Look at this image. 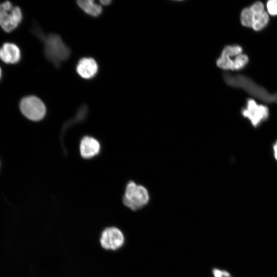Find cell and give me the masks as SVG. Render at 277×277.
I'll return each mask as SVG.
<instances>
[{
    "label": "cell",
    "mask_w": 277,
    "mask_h": 277,
    "mask_svg": "<svg viewBox=\"0 0 277 277\" xmlns=\"http://www.w3.org/2000/svg\"><path fill=\"white\" fill-rule=\"evenodd\" d=\"M19 109L25 117L33 121L42 120L46 112L44 103L39 98L33 95L23 97L19 103Z\"/></svg>",
    "instance_id": "cell-7"
},
{
    "label": "cell",
    "mask_w": 277,
    "mask_h": 277,
    "mask_svg": "<svg viewBox=\"0 0 277 277\" xmlns=\"http://www.w3.org/2000/svg\"><path fill=\"white\" fill-rule=\"evenodd\" d=\"M32 32L44 43V53L49 61L58 66L60 63L67 60L70 50L61 37L55 34L46 36L38 26L34 25Z\"/></svg>",
    "instance_id": "cell-1"
},
{
    "label": "cell",
    "mask_w": 277,
    "mask_h": 277,
    "mask_svg": "<svg viewBox=\"0 0 277 277\" xmlns=\"http://www.w3.org/2000/svg\"><path fill=\"white\" fill-rule=\"evenodd\" d=\"M81 156L89 159L96 155L100 150L99 142L93 137L85 136L82 140L80 146Z\"/></svg>",
    "instance_id": "cell-12"
},
{
    "label": "cell",
    "mask_w": 277,
    "mask_h": 277,
    "mask_svg": "<svg viewBox=\"0 0 277 277\" xmlns=\"http://www.w3.org/2000/svg\"><path fill=\"white\" fill-rule=\"evenodd\" d=\"M111 1L110 0L100 1V3L103 5H108L111 3Z\"/></svg>",
    "instance_id": "cell-17"
},
{
    "label": "cell",
    "mask_w": 277,
    "mask_h": 277,
    "mask_svg": "<svg viewBox=\"0 0 277 277\" xmlns=\"http://www.w3.org/2000/svg\"><path fill=\"white\" fill-rule=\"evenodd\" d=\"M268 13L272 15H277V0H270L267 3Z\"/></svg>",
    "instance_id": "cell-14"
},
{
    "label": "cell",
    "mask_w": 277,
    "mask_h": 277,
    "mask_svg": "<svg viewBox=\"0 0 277 277\" xmlns=\"http://www.w3.org/2000/svg\"><path fill=\"white\" fill-rule=\"evenodd\" d=\"M21 58V50L16 44L7 42L0 48V59L5 63L15 64Z\"/></svg>",
    "instance_id": "cell-10"
},
{
    "label": "cell",
    "mask_w": 277,
    "mask_h": 277,
    "mask_svg": "<svg viewBox=\"0 0 277 277\" xmlns=\"http://www.w3.org/2000/svg\"><path fill=\"white\" fill-rule=\"evenodd\" d=\"M241 22L245 27L259 31L264 28L269 22V16L264 10L263 4L257 2L244 8L241 13Z\"/></svg>",
    "instance_id": "cell-4"
},
{
    "label": "cell",
    "mask_w": 277,
    "mask_h": 277,
    "mask_svg": "<svg viewBox=\"0 0 277 277\" xmlns=\"http://www.w3.org/2000/svg\"><path fill=\"white\" fill-rule=\"evenodd\" d=\"M125 242L122 231L115 227H108L102 233L100 243L103 248L107 250H116L121 248Z\"/></svg>",
    "instance_id": "cell-9"
},
{
    "label": "cell",
    "mask_w": 277,
    "mask_h": 277,
    "mask_svg": "<svg viewBox=\"0 0 277 277\" xmlns=\"http://www.w3.org/2000/svg\"><path fill=\"white\" fill-rule=\"evenodd\" d=\"M2 71L1 68L0 67V80L2 78Z\"/></svg>",
    "instance_id": "cell-18"
},
{
    "label": "cell",
    "mask_w": 277,
    "mask_h": 277,
    "mask_svg": "<svg viewBox=\"0 0 277 277\" xmlns=\"http://www.w3.org/2000/svg\"><path fill=\"white\" fill-rule=\"evenodd\" d=\"M23 20V13L18 6H14L9 1L0 4V26L6 32L15 29Z\"/></svg>",
    "instance_id": "cell-6"
},
{
    "label": "cell",
    "mask_w": 277,
    "mask_h": 277,
    "mask_svg": "<svg viewBox=\"0 0 277 277\" xmlns=\"http://www.w3.org/2000/svg\"><path fill=\"white\" fill-rule=\"evenodd\" d=\"M241 113L256 128L268 119L269 109L267 106L258 104L254 100L249 98L247 100L246 107L242 110Z\"/></svg>",
    "instance_id": "cell-8"
},
{
    "label": "cell",
    "mask_w": 277,
    "mask_h": 277,
    "mask_svg": "<svg viewBox=\"0 0 277 277\" xmlns=\"http://www.w3.org/2000/svg\"><path fill=\"white\" fill-rule=\"evenodd\" d=\"M223 78L229 86L242 88L250 95L264 102L277 103V92L274 94L270 93L263 87L258 85L245 75L225 73L223 75Z\"/></svg>",
    "instance_id": "cell-2"
},
{
    "label": "cell",
    "mask_w": 277,
    "mask_h": 277,
    "mask_svg": "<svg viewBox=\"0 0 277 277\" xmlns=\"http://www.w3.org/2000/svg\"><path fill=\"white\" fill-rule=\"evenodd\" d=\"M242 48L239 45H228L223 50L216 60V65L224 70H240L248 63V57L242 54Z\"/></svg>",
    "instance_id": "cell-3"
},
{
    "label": "cell",
    "mask_w": 277,
    "mask_h": 277,
    "mask_svg": "<svg viewBox=\"0 0 277 277\" xmlns=\"http://www.w3.org/2000/svg\"><path fill=\"white\" fill-rule=\"evenodd\" d=\"M77 4L84 12L90 15L97 16L102 13V7L95 3L93 1H78Z\"/></svg>",
    "instance_id": "cell-13"
},
{
    "label": "cell",
    "mask_w": 277,
    "mask_h": 277,
    "mask_svg": "<svg viewBox=\"0 0 277 277\" xmlns=\"http://www.w3.org/2000/svg\"><path fill=\"white\" fill-rule=\"evenodd\" d=\"M98 70L96 61L92 58L84 57L78 62L76 66L77 73L83 78L89 79L94 77Z\"/></svg>",
    "instance_id": "cell-11"
},
{
    "label": "cell",
    "mask_w": 277,
    "mask_h": 277,
    "mask_svg": "<svg viewBox=\"0 0 277 277\" xmlns=\"http://www.w3.org/2000/svg\"><path fill=\"white\" fill-rule=\"evenodd\" d=\"M150 201L148 190L144 186L137 185L133 181L127 184L123 198L124 204L133 211L141 209Z\"/></svg>",
    "instance_id": "cell-5"
},
{
    "label": "cell",
    "mask_w": 277,
    "mask_h": 277,
    "mask_svg": "<svg viewBox=\"0 0 277 277\" xmlns=\"http://www.w3.org/2000/svg\"><path fill=\"white\" fill-rule=\"evenodd\" d=\"M212 274L214 277H232L228 271L218 268L213 269Z\"/></svg>",
    "instance_id": "cell-15"
},
{
    "label": "cell",
    "mask_w": 277,
    "mask_h": 277,
    "mask_svg": "<svg viewBox=\"0 0 277 277\" xmlns=\"http://www.w3.org/2000/svg\"><path fill=\"white\" fill-rule=\"evenodd\" d=\"M273 155L275 159L277 161V141L273 145Z\"/></svg>",
    "instance_id": "cell-16"
}]
</instances>
